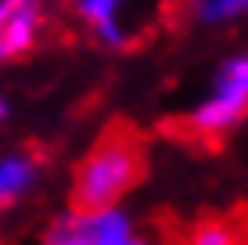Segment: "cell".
I'll return each instance as SVG.
<instances>
[{
  "label": "cell",
  "instance_id": "1",
  "mask_svg": "<svg viewBox=\"0 0 248 245\" xmlns=\"http://www.w3.org/2000/svg\"><path fill=\"white\" fill-rule=\"evenodd\" d=\"M144 170H148L144 137L130 123H108L72 170L68 209L76 213L115 209L144 180Z\"/></svg>",
  "mask_w": 248,
  "mask_h": 245
},
{
  "label": "cell",
  "instance_id": "2",
  "mask_svg": "<svg viewBox=\"0 0 248 245\" xmlns=\"http://www.w3.org/2000/svg\"><path fill=\"white\" fill-rule=\"evenodd\" d=\"M248 115V54H234L219 65L212 90L184 115V130L202 145H219Z\"/></svg>",
  "mask_w": 248,
  "mask_h": 245
},
{
  "label": "cell",
  "instance_id": "3",
  "mask_svg": "<svg viewBox=\"0 0 248 245\" xmlns=\"http://www.w3.org/2000/svg\"><path fill=\"white\" fill-rule=\"evenodd\" d=\"M47 22V0H0V62L29 54Z\"/></svg>",
  "mask_w": 248,
  "mask_h": 245
},
{
  "label": "cell",
  "instance_id": "4",
  "mask_svg": "<svg viewBox=\"0 0 248 245\" xmlns=\"http://www.w3.org/2000/svg\"><path fill=\"white\" fill-rule=\"evenodd\" d=\"M76 15L90 25L105 47L133 44V33L126 25V0H76Z\"/></svg>",
  "mask_w": 248,
  "mask_h": 245
},
{
  "label": "cell",
  "instance_id": "5",
  "mask_svg": "<svg viewBox=\"0 0 248 245\" xmlns=\"http://www.w3.org/2000/svg\"><path fill=\"white\" fill-rule=\"evenodd\" d=\"M40 159L32 151H7L0 155V209H11L36 188Z\"/></svg>",
  "mask_w": 248,
  "mask_h": 245
},
{
  "label": "cell",
  "instance_id": "6",
  "mask_svg": "<svg viewBox=\"0 0 248 245\" xmlns=\"http://www.w3.org/2000/svg\"><path fill=\"white\" fill-rule=\"evenodd\" d=\"M90 220H93V245H151V238L137 231L133 216L123 206L90 213Z\"/></svg>",
  "mask_w": 248,
  "mask_h": 245
},
{
  "label": "cell",
  "instance_id": "7",
  "mask_svg": "<svg viewBox=\"0 0 248 245\" xmlns=\"http://www.w3.org/2000/svg\"><path fill=\"white\" fill-rule=\"evenodd\" d=\"M180 245H248V227L230 216H205L187 227Z\"/></svg>",
  "mask_w": 248,
  "mask_h": 245
},
{
  "label": "cell",
  "instance_id": "8",
  "mask_svg": "<svg viewBox=\"0 0 248 245\" xmlns=\"http://www.w3.org/2000/svg\"><path fill=\"white\" fill-rule=\"evenodd\" d=\"M40 245H93V220L90 213H58L40 231Z\"/></svg>",
  "mask_w": 248,
  "mask_h": 245
},
{
  "label": "cell",
  "instance_id": "9",
  "mask_svg": "<svg viewBox=\"0 0 248 245\" xmlns=\"http://www.w3.org/2000/svg\"><path fill=\"white\" fill-rule=\"evenodd\" d=\"M4 115H7V105H4V98H0V123H4Z\"/></svg>",
  "mask_w": 248,
  "mask_h": 245
},
{
  "label": "cell",
  "instance_id": "10",
  "mask_svg": "<svg viewBox=\"0 0 248 245\" xmlns=\"http://www.w3.org/2000/svg\"><path fill=\"white\" fill-rule=\"evenodd\" d=\"M209 4H216V0H194V7H209Z\"/></svg>",
  "mask_w": 248,
  "mask_h": 245
}]
</instances>
